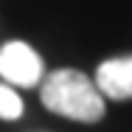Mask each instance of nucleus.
Masks as SVG:
<instances>
[{
    "label": "nucleus",
    "instance_id": "20e7f679",
    "mask_svg": "<svg viewBox=\"0 0 132 132\" xmlns=\"http://www.w3.org/2000/svg\"><path fill=\"white\" fill-rule=\"evenodd\" d=\"M20 115H23V98H20L11 87L0 84V118L14 121V118H20Z\"/></svg>",
    "mask_w": 132,
    "mask_h": 132
},
{
    "label": "nucleus",
    "instance_id": "f03ea898",
    "mask_svg": "<svg viewBox=\"0 0 132 132\" xmlns=\"http://www.w3.org/2000/svg\"><path fill=\"white\" fill-rule=\"evenodd\" d=\"M0 76L20 87H34L42 81V59L31 45L14 39L0 48Z\"/></svg>",
    "mask_w": 132,
    "mask_h": 132
},
{
    "label": "nucleus",
    "instance_id": "7ed1b4c3",
    "mask_svg": "<svg viewBox=\"0 0 132 132\" xmlns=\"http://www.w3.org/2000/svg\"><path fill=\"white\" fill-rule=\"evenodd\" d=\"M96 90L112 98V101H127L132 98V56L107 59L96 70Z\"/></svg>",
    "mask_w": 132,
    "mask_h": 132
},
{
    "label": "nucleus",
    "instance_id": "f257e3e1",
    "mask_svg": "<svg viewBox=\"0 0 132 132\" xmlns=\"http://www.w3.org/2000/svg\"><path fill=\"white\" fill-rule=\"evenodd\" d=\"M39 98L56 115H65L70 121L96 124L104 118V96L96 90V84L81 70L59 68L42 79Z\"/></svg>",
    "mask_w": 132,
    "mask_h": 132
}]
</instances>
